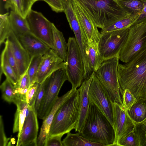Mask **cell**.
<instances>
[{
	"mask_svg": "<svg viewBox=\"0 0 146 146\" xmlns=\"http://www.w3.org/2000/svg\"><path fill=\"white\" fill-rule=\"evenodd\" d=\"M117 75L123 92L129 90L137 100L146 97V48L129 62L119 63Z\"/></svg>",
	"mask_w": 146,
	"mask_h": 146,
	"instance_id": "obj_1",
	"label": "cell"
},
{
	"mask_svg": "<svg viewBox=\"0 0 146 146\" xmlns=\"http://www.w3.org/2000/svg\"><path fill=\"white\" fill-rule=\"evenodd\" d=\"M89 16L98 28L103 29L130 14L116 0H73Z\"/></svg>",
	"mask_w": 146,
	"mask_h": 146,
	"instance_id": "obj_2",
	"label": "cell"
},
{
	"mask_svg": "<svg viewBox=\"0 0 146 146\" xmlns=\"http://www.w3.org/2000/svg\"><path fill=\"white\" fill-rule=\"evenodd\" d=\"M80 133L92 142L104 146H114L115 135L112 125L104 115L92 103H89L87 117Z\"/></svg>",
	"mask_w": 146,
	"mask_h": 146,
	"instance_id": "obj_3",
	"label": "cell"
},
{
	"mask_svg": "<svg viewBox=\"0 0 146 146\" xmlns=\"http://www.w3.org/2000/svg\"><path fill=\"white\" fill-rule=\"evenodd\" d=\"M79 115V92L77 89L57 111L51 125L48 137L56 135L63 136L75 129Z\"/></svg>",
	"mask_w": 146,
	"mask_h": 146,
	"instance_id": "obj_4",
	"label": "cell"
},
{
	"mask_svg": "<svg viewBox=\"0 0 146 146\" xmlns=\"http://www.w3.org/2000/svg\"><path fill=\"white\" fill-rule=\"evenodd\" d=\"M119 60V57L116 56L104 60L95 74L107 92L111 101L123 106V93L117 75Z\"/></svg>",
	"mask_w": 146,
	"mask_h": 146,
	"instance_id": "obj_5",
	"label": "cell"
},
{
	"mask_svg": "<svg viewBox=\"0 0 146 146\" xmlns=\"http://www.w3.org/2000/svg\"><path fill=\"white\" fill-rule=\"evenodd\" d=\"M146 48V17L129 29L126 41L119 54V60L127 63Z\"/></svg>",
	"mask_w": 146,
	"mask_h": 146,
	"instance_id": "obj_6",
	"label": "cell"
},
{
	"mask_svg": "<svg viewBox=\"0 0 146 146\" xmlns=\"http://www.w3.org/2000/svg\"><path fill=\"white\" fill-rule=\"evenodd\" d=\"M68 52L65 69L68 80L72 88L77 89L85 80V71L82 56L75 37H69L67 42Z\"/></svg>",
	"mask_w": 146,
	"mask_h": 146,
	"instance_id": "obj_7",
	"label": "cell"
},
{
	"mask_svg": "<svg viewBox=\"0 0 146 146\" xmlns=\"http://www.w3.org/2000/svg\"><path fill=\"white\" fill-rule=\"evenodd\" d=\"M67 80L65 67L56 71L45 80L44 96L37 115L39 119L43 120L48 115L58 97L62 86Z\"/></svg>",
	"mask_w": 146,
	"mask_h": 146,
	"instance_id": "obj_8",
	"label": "cell"
},
{
	"mask_svg": "<svg viewBox=\"0 0 146 146\" xmlns=\"http://www.w3.org/2000/svg\"><path fill=\"white\" fill-rule=\"evenodd\" d=\"M129 29L101 33L98 46L104 61L119 56L126 40Z\"/></svg>",
	"mask_w": 146,
	"mask_h": 146,
	"instance_id": "obj_9",
	"label": "cell"
},
{
	"mask_svg": "<svg viewBox=\"0 0 146 146\" xmlns=\"http://www.w3.org/2000/svg\"><path fill=\"white\" fill-rule=\"evenodd\" d=\"M26 18L31 33L54 50L52 23L40 12L32 9Z\"/></svg>",
	"mask_w": 146,
	"mask_h": 146,
	"instance_id": "obj_10",
	"label": "cell"
},
{
	"mask_svg": "<svg viewBox=\"0 0 146 146\" xmlns=\"http://www.w3.org/2000/svg\"><path fill=\"white\" fill-rule=\"evenodd\" d=\"M88 96L89 103L95 105L106 117L113 126L111 100L95 73L89 87Z\"/></svg>",
	"mask_w": 146,
	"mask_h": 146,
	"instance_id": "obj_11",
	"label": "cell"
},
{
	"mask_svg": "<svg viewBox=\"0 0 146 146\" xmlns=\"http://www.w3.org/2000/svg\"><path fill=\"white\" fill-rule=\"evenodd\" d=\"M111 103L113 126L115 135L114 146H117L121 138L133 131L135 123L123 106L112 101Z\"/></svg>",
	"mask_w": 146,
	"mask_h": 146,
	"instance_id": "obj_12",
	"label": "cell"
},
{
	"mask_svg": "<svg viewBox=\"0 0 146 146\" xmlns=\"http://www.w3.org/2000/svg\"><path fill=\"white\" fill-rule=\"evenodd\" d=\"M38 117L34 108L28 106L26 118L17 138V146H37Z\"/></svg>",
	"mask_w": 146,
	"mask_h": 146,
	"instance_id": "obj_13",
	"label": "cell"
},
{
	"mask_svg": "<svg viewBox=\"0 0 146 146\" xmlns=\"http://www.w3.org/2000/svg\"><path fill=\"white\" fill-rule=\"evenodd\" d=\"M65 66V62L50 48L42 56L36 78V82L42 83L53 73Z\"/></svg>",
	"mask_w": 146,
	"mask_h": 146,
	"instance_id": "obj_14",
	"label": "cell"
},
{
	"mask_svg": "<svg viewBox=\"0 0 146 146\" xmlns=\"http://www.w3.org/2000/svg\"><path fill=\"white\" fill-rule=\"evenodd\" d=\"M7 39L16 60L20 77L28 69L32 58L13 31L10 33Z\"/></svg>",
	"mask_w": 146,
	"mask_h": 146,
	"instance_id": "obj_15",
	"label": "cell"
},
{
	"mask_svg": "<svg viewBox=\"0 0 146 146\" xmlns=\"http://www.w3.org/2000/svg\"><path fill=\"white\" fill-rule=\"evenodd\" d=\"M72 89L60 97H58L51 111L43 120L39 135L37 138V146H44L48 138L51 125L58 110L62 104L77 90Z\"/></svg>",
	"mask_w": 146,
	"mask_h": 146,
	"instance_id": "obj_16",
	"label": "cell"
},
{
	"mask_svg": "<svg viewBox=\"0 0 146 146\" xmlns=\"http://www.w3.org/2000/svg\"><path fill=\"white\" fill-rule=\"evenodd\" d=\"M94 73H93L89 78L85 80L78 89L79 92V115L75 129L76 132H81L87 117L89 107L88 89Z\"/></svg>",
	"mask_w": 146,
	"mask_h": 146,
	"instance_id": "obj_17",
	"label": "cell"
},
{
	"mask_svg": "<svg viewBox=\"0 0 146 146\" xmlns=\"http://www.w3.org/2000/svg\"><path fill=\"white\" fill-rule=\"evenodd\" d=\"M74 9L88 41H93L97 43L101 33L89 16L76 2L72 0Z\"/></svg>",
	"mask_w": 146,
	"mask_h": 146,
	"instance_id": "obj_18",
	"label": "cell"
},
{
	"mask_svg": "<svg viewBox=\"0 0 146 146\" xmlns=\"http://www.w3.org/2000/svg\"><path fill=\"white\" fill-rule=\"evenodd\" d=\"M17 36L31 58L36 56H43L50 48L31 33Z\"/></svg>",
	"mask_w": 146,
	"mask_h": 146,
	"instance_id": "obj_19",
	"label": "cell"
},
{
	"mask_svg": "<svg viewBox=\"0 0 146 146\" xmlns=\"http://www.w3.org/2000/svg\"><path fill=\"white\" fill-rule=\"evenodd\" d=\"M53 32L54 50L57 54L66 62L67 60L68 45L62 32L54 24L52 23Z\"/></svg>",
	"mask_w": 146,
	"mask_h": 146,
	"instance_id": "obj_20",
	"label": "cell"
},
{
	"mask_svg": "<svg viewBox=\"0 0 146 146\" xmlns=\"http://www.w3.org/2000/svg\"><path fill=\"white\" fill-rule=\"evenodd\" d=\"M9 19L12 30L17 36L31 33L26 18L15 11H11Z\"/></svg>",
	"mask_w": 146,
	"mask_h": 146,
	"instance_id": "obj_21",
	"label": "cell"
},
{
	"mask_svg": "<svg viewBox=\"0 0 146 146\" xmlns=\"http://www.w3.org/2000/svg\"><path fill=\"white\" fill-rule=\"evenodd\" d=\"M17 107L14 117L13 132H18L19 137L26 118L28 105L26 101L19 100L15 104Z\"/></svg>",
	"mask_w": 146,
	"mask_h": 146,
	"instance_id": "obj_22",
	"label": "cell"
},
{
	"mask_svg": "<svg viewBox=\"0 0 146 146\" xmlns=\"http://www.w3.org/2000/svg\"><path fill=\"white\" fill-rule=\"evenodd\" d=\"M127 112L135 123L144 121L146 118V97L137 100Z\"/></svg>",
	"mask_w": 146,
	"mask_h": 146,
	"instance_id": "obj_23",
	"label": "cell"
},
{
	"mask_svg": "<svg viewBox=\"0 0 146 146\" xmlns=\"http://www.w3.org/2000/svg\"><path fill=\"white\" fill-rule=\"evenodd\" d=\"M87 56L90 69L92 72H95L104 61L99 53L96 42L88 41Z\"/></svg>",
	"mask_w": 146,
	"mask_h": 146,
	"instance_id": "obj_24",
	"label": "cell"
},
{
	"mask_svg": "<svg viewBox=\"0 0 146 146\" xmlns=\"http://www.w3.org/2000/svg\"><path fill=\"white\" fill-rule=\"evenodd\" d=\"M63 146H104L101 144L89 140L80 132L72 133L69 132L62 141Z\"/></svg>",
	"mask_w": 146,
	"mask_h": 146,
	"instance_id": "obj_25",
	"label": "cell"
},
{
	"mask_svg": "<svg viewBox=\"0 0 146 146\" xmlns=\"http://www.w3.org/2000/svg\"><path fill=\"white\" fill-rule=\"evenodd\" d=\"M140 14L129 15L117 20L106 27L102 29L101 33L124 29L129 28L137 22Z\"/></svg>",
	"mask_w": 146,
	"mask_h": 146,
	"instance_id": "obj_26",
	"label": "cell"
},
{
	"mask_svg": "<svg viewBox=\"0 0 146 146\" xmlns=\"http://www.w3.org/2000/svg\"><path fill=\"white\" fill-rule=\"evenodd\" d=\"M1 72L4 74L6 78L15 86L17 85L18 79L13 69L9 63L4 47L1 56Z\"/></svg>",
	"mask_w": 146,
	"mask_h": 146,
	"instance_id": "obj_27",
	"label": "cell"
},
{
	"mask_svg": "<svg viewBox=\"0 0 146 146\" xmlns=\"http://www.w3.org/2000/svg\"><path fill=\"white\" fill-rule=\"evenodd\" d=\"M121 8L131 15L141 14L143 8L141 0H116Z\"/></svg>",
	"mask_w": 146,
	"mask_h": 146,
	"instance_id": "obj_28",
	"label": "cell"
},
{
	"mask_svg": "<svg viewBox=\"0 0 146 146\" xmlns=\"http://www.w3.org/2000/svg\"><path fill=\"white\" fill-rule=\"evenodd\" d=\"M2 98L6 102L15 104L17 100L15 92V87L7 79L3 82L0 86Z\"/></svg>",
	"mask_w": 146,
	"mask_h": 146,
	"instance_id": "obj_29",
	"label": "cell"
},
{
	"mask_svg": "<svg viewBox=\"0 0 146 146\" xmlns=\"http://www.w3.org/2000/svg\"><path fill=\"white\" fill-rule=\"evenodd\" d=\"M9 13L0 15V44L4 43L10 33L12 31L9 19Z\"/></svg>",
	"mask_w": 146,
	"mask_h": 146,
	"instance_id": "obj_30",
	"label": "cell"
},
{
	"mask_svg": "<svg viewBox=\"0 0 146 146\" xmlns=\"http://www.w3.org/2000/svg\"><path fill=\"white\" fill-rule=\"evenodd\" d=\"M42 56H37L33 57L28 68V72L31 87L36 83V76Z\"/></svg>",
	"mask_w": 146,
	"mask_h": 146,
	"instance_id": "obj_31",
	"label": "cell"
},
{
	"mask_svg": "<svg viewBox=\"0 0 146 146\" xmlns=\"http://www.w3.org/2000/svg\"><path fill=\"white\" fill-rule=\"evenodd\" d=\"M34 3L31 0H15V11L26 18Z\"/></svg>",
	"mask_w": 146,
	"mask_h": 146,
	"instance_id": "obj_32",
	"label": "cell"
},
{
	"mask_svg": "<svg viewBox=\"0 0 146 146\" xmlns=\"http://www.w3.org/2000/svg\"><path fill=\"white\" fill-rule=\"evenodd\" d=\"M133 131L137 136L140 146H146V118L140 123H135Z\"/></svg>",
	"mask_w": 146,
	"mask_h": 146,
	"instance_id": "obj_33",
	"label": "cell"
},
{
	"mask_svg": "<svg viewBox=\"0 0 146 146\" xmlns=\"http://www.w3.org/2000/svg\"><path fill=\"white\" fill-rule=\"evenodd\" d=\"M117 146H140V145L137 136L133 131L121 138Z\"/></svg>",
	"mask_w": 146,
	"mask_h": 146,
	"instance_id": "obj_34",
	"label": "cell"
},
{
	"mask_svg": "<svg viewBox=\"0 0 146 146\" xmlns=\"http://www.w3.org/2000/svg\"><path fill=\"white\" fill-rule=\"evenodd\" d=\"M41 84H38L35 97L34 109L38 115L44 96L45 80Z\"/></svg>",
	"mask_w": 146,
	"mask_h": 146,
	"instance_id": "obj_35",
	"label": "cell"
},
{
	"mask_svg": "<svg viewBox=\"0 0 146 146\" xmlns=\"http://www.w3.org/2000/svg\"><path fill=\"white\" fill-rule=\"evenodd\" d=\"M4 43L8 61L14 71L19 80L20 76L16 61L12 52L9 41L7 39L6 40Z\"/></svg>",
	"mask_w": 146,
	"mask_h": 146,
	"instance_id": "obj_36",
	"label": "cell"
},
{
	"mask_svg": "<svg viewBox=\"0 0 146 146\" xmlns=\"http://www.w3.org/2000/svg\"><path fill=\"white\" fill-rule=\"evenodd\" d=\"M123 106L127 111L136 102L137 100L129 90L125 89L123 91Z\"/></svg>",
	"mask_w": 146,
	"mask_h": 146,
	"instance_id": "obj_37",
	"label": "cell"
},
{
	"mask_svg": "<svg viewBox=\"0 0 146 146\" xmlns=\"http://www.w3.org/2000/svg\"><path fill=\"white\" fill-rule=\"evenodd\" d=\"M38 83L36 82L28 90L26 94V101L28 106L34 108Z\"/></svg>",
	"mask_w": 146,
	"mask_h": 146,
	"instance_id": "obj_38",
	"label": "cell"
},
{
	"mask_svg": "<svg viewBox=\"0 0 146 146\" xmlns=\"http://www.w3.org/2000/svg\"><path fill=\"white\" fill-rule=\"evenodd\" d=\"M46 2L54 11L57 13L64 11L61 0H42Z\"/></svg>",
	"mask_w": 146,
	"mask_h": 146,
	"instance_id": "obj_39",
	"label": "cell"
},
{
	"mask_svg": "<svg viewBox=\"0 0 146 146\" xmlns=\"http://www.w3.org/2000/svg\"><path fill=\"white\" fill-rule=\"evenodd\" d=\"M17 87L24 89H29L31 87L28 69L25 72L20 76L18 80Z\"/></svg>",
	"mask_w": 146,
	"mask_h": 146,
	"instance_id": "obj_40",
	"label": "cell"
},
{
	"mask_svg": "<svg viewBox=\"0 0 146 146\" xmlns=\"http://www.w3.org/2000/svg\"><path fill=\"white\" fill-rule=\"evenodd\" d=\"M63 135H59L48 137L44 146H63L61 139Z\"/></svg>",
	"mask_w": 146,
	"mask_h": 146,
	"instance_id": "obj_41",
	"label": "cell"
},
{
	"mask_svg": "<svg viewBox=\"0 0 146 146\" xmlns=\"http://www.w3.org/2000/svg\"><path fill=\"white\" fill-rule=\"evenodd\" d=\"M10 138H7L5 132L2 116H0V146L7 145Z\"/></svg>",
	"mask_w": 146,
	"mask_h": 146,
	"instance_id": "obj_42",
	"label": "cell"
},
{
	"mask_svg": "<svg viewBox=\"0 0 146 146\" xmlns=\"http://www.w3.org/2000/svg\"><path fill=\"white\" fill-rule=\"evenodd\" d=\"M5 2L4 7L7 10L11 9L15 11V0H3Z\"/></svg>",
	"mask_w": 146,
	"mask_h": 146,
	"instance_id": "obj_43",
	"label": "cell"
},
{
	"mask_svg": "<svg viewBox=\"0 0 146 146\" xmlns=\"http://www.w3.org/2000/svg\"><path fill=\"white\" fill-rule=\"evenodd\" d=\"M143 4V9L141 13L139 20L146 17V0H141Z\"/></svg>",
	"mask_w": 146,
	"mask_h": 146,
	"instance_id": "obj_44",
	"label": "cell"
},
{
	"mask_svg": "<svg viewBox=\"0 0 146 146\" xmlns=\"http://www.w3.org/2000/svg\"><path fill=\"white\" fill-rule=\"evenodd\" d=\"M34 3L35 2H36L39 1H41L42 0H31Z\"/></svg>",
	"mask_w": 146,
	"mask_h": 146,
	"instance_id": "obj_45",
	"label": "cell"
}]
</instances>
